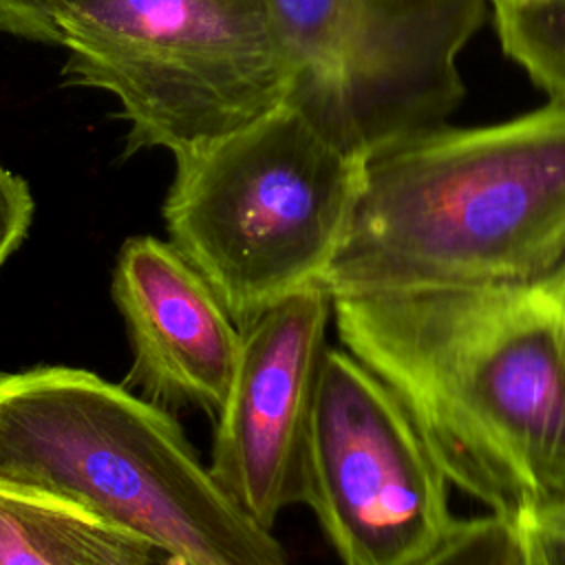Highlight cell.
I'll return each instance as SVG.
<instances>
[{"label":"cell","instance_id":"14","mask_svg":"<svg viewBox=\"0 0 565 565\" xmlns=\"http://www.w3.org/2000/svg\"><path fill=\"white\" fill-rule=\"evenodd\" d=\"M0 565H57L38 532L0 486Z\"/></svg>","mask_w":565,"mask_h":565},{"label":"cell","instance_id":"7","mask_svg":"<svg viewBox=\"0 0 565 565\" xmlns=\"http://www.w3.org/2000/svg\"><path fill=\"white\" fill-rule=\"evenodd\" d=\"M302 503L342 565H413L455 525L448 479L413 419L342 347L322 364Z\"/></svg>","mask_w":565,"mask_h":565},{"label":"cell","instance_id":"9","mask_svg":"<svg viewBox=\"0 0 565 565\" xmlns=\"http://www.w3.org/2000/svg\"><path fill=\"white\" fill-rule=\"evenodd\" d=\"M113 298L132 347L126 388L159 406H196L212 417L225 404L241 344L203 276L172 243L128 238L113 271Z\"/></svg>","mask_w":565,"mask_h":565},{"label":"cell","instance_id":"2","mask_svg":"<svg viewBox=\"0 0 565 565\" xmlns=\"http://www.w3.org/2000/svg\"><path fill=\"white\" fill-rule=\"evenodd\" d=\"M565 263V102L437 126L364 159L331 298L521 282Z\"/></svg>","mask_w":565,"mask_h":565},{"label":"cell","instance_id":"10","mask_svg":"<svg viewBox=\"0 0 565 565\" xmlns=\"http://www.w3.org/2000/svg\"><path fill=\"white\" fill-rule=\"evenodd\" d=\"M4 490L57 565H192L183 556L68 503L33 492Z\"/></svg>","mask_w":565,"mask_h":565},{"label":"cell","instance_id":"12","mask_svg":"<svg viewBox=\"0 0 565 565\" xmlns=\"http://www.w3.org/2000/svg\"><path fill=\"white\" fill-rule=\"evenodd\" d=\"M413 565H523L510 519L486 514L455 521L444 541Z\"/></svg>","mask_w":565,"mask_h":565},{"label":"cell","instance_id":"3","mask_svg":"<svg viewBox=\"0 0 565 565\" xmlns=\"http://www.w3.org/2000/svg\"><path fill=\"white\" fill-rule=\"evenodd\" d=\"M0 486L68 503L192 565H291L163 406L84 369L0 371Z\"/></svg>","mask_w":565,"mask_h":565},{"label":"cell","instance_id":"11","mask_svg":"<svg viewBox=\"0 0 565 565\" xmlns=\"http://www.w3.org/2000/svg\"><path fill=\"white\" fill-rule=\"evenodd\" d=\"M503 51L550 95L565 102V0H490Z\"/></svg>","mask_w":565,"mask_h":565},{"label":"cell","instance_id":"4","mask_svg":"<svg viewBox=\"0 0 565 565\" xmlns=\"http://www.w3.org/2000/svg\"><path fill=\"white\" fill-rule=\"evenodd\" d=\"M174 161L163 203L170 243L238 329L318 287L349 230L364 157L285 99Z\"/></svg>","mask_w":565,"mask_h":565},{"label":"cell","instance_id":"15","mask_svg":"<svg viewBox=\"0 0 565 565\" xmlns=\"http://www.w3.org/2000/svg\"><path fill=\"white\" fill-rule=\"evenodd\" d=\"M33 210L26 181L0 163V269L24 241Z\"/></svg>","mask_w":565,"mask_h":565},{"label":"cell","instance_id":"16","mask_svg":"<svg viewBox=\"0 0 565 565\" xmlns=\"http://www.w3.org/2000/svg\"><path fill=\"white\" fill-rule=\"evenodd\" d=\"M55 4L57 0H0V31L60 44Z\"/></svg>","mask_w":565,"mask_h":565},{"label":"cell","instance_id":"6","mask_svg":"<svg viewBox=\"0 0 565 565\" xmlns=\"http://www.w3.org/2000/svg\"><path fill=\"white\" fill-rule=\"evenodd\" d=\"M294 82L287 99L369 157L444 126L463 97L457 57L488 0H269Z\"/></svg>","mask_w":565,"mask_h":565},{"label":"cell","instance_id":"5","mask_svg":"<svg viewBox=\"0 0 565 565\" xmlns=\"http://www.w3.org/2000/svg\"><path fill=\"white\" fill-rule=\"evenodd\" d=\"M55 24L64 73L117 99L130 148L196 150L294 82L269 0H57Z\"/></svg>","mask_w":565,"mask_h":565},{"label":"cell","instance_id":"1","mask_svg":"<svg viewBox=\"0 0 565 565\" xmlns=\"http://www.w3.org/2000/svg\"><path fill=\"white\" fill-rule=\"evenodd\" d=\"M331 300L340 347L399 399L448 483L510 521L565 501V263Z\"/></svg>","mask_w":565,"mask_h":565},{"label":"cell","instance_id":"13","mask_svg":"<svg viewBox=\"0 0 565 565\" xmlns=\"http://www.w3.org/2000/svg\"><path fill=\"white\" fill-rule=\"evenodd\" d=\"M523 565H565V501L512 519Z\"/></svg>","mask_w":565,"mask_h":565},{"label":"cell","instance_id":"8","mask_svg":"<svg viewBox=\"0 0 565 565\" xmlns=\"http://www.w3.org/2000/svg\"><path fill=\"white\" fill-rule=\"evenodd\" d=\"M333 300L300 289L241 327L238 358L214 417L210 472L263 527L305 499V463Z\"/></svg>","mask_w":565,"mask_h":565}]
</instances>
